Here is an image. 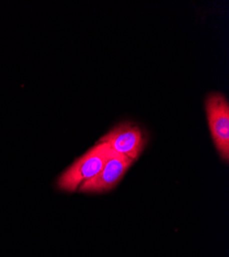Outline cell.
I'll return each mask as SVG.
<instances>
[{"label": "cell", "instance_id": "obj_4", "mask_svg": "<svg viewBox=\"0 0 229 257\" xmlns=\"http://www.w3.org/2000/svg\"><path fill=\"white\" fill-rule=\"evenodd\" d=\"M135 161L111 152L105 165L91 180L83 183L78 189L81 192H105L112 189L127 173Z\"/></svg>", "mask_w": 229, "mask_h": 257}, {"label": "cell", "instance_id": "obj_3", "mask_svg": "<svg viewBox=\"0 0 229 257\" xmlns=\"http://www.w3.org/2000/svg\"><path fill=\"white\" fill-rule=\"evenodd\" d=\"M113 152L126 156L133 161L139 159L145 146V138L141 128L131 122H123L100 139Z\"/></svg>", "mask_w": 229, "mask_h": 257}, {"label": "cell", "instance_id": "obj_2", "mask_svg": "<svg viewBox=\"0 0 229 257\" xmlns=\"http://www.w3.org/2000/svg\"><path fill=\"white\" fill-rule=\"evenodd\" d=\"M205 111L215 146L222 160H229V104L220 93L206 98Z\"/></svg>", "mask_w": 229, "mask_h": 257}, {"label": "cell", "instance_id": "obj_1", "mask_svg": "<svg viewBox=\"0 0 229 257\" xmlns=\"http://www.w3.org/2000/svg\"><path fill=\"white\" fill-rule=\"evenodd\" d=\"M111 152L112 149L106 143H97L60 176L57 182L58 187L68 192L76 191L83 183L91 180L100 172Z\"/></svg>", "mask_w": 229, "mask_h": 257}]
</instances>
